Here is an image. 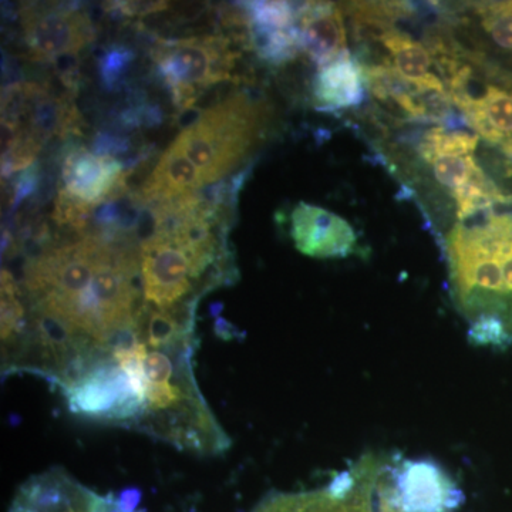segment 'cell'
I'll use <instances>...</instances> for the list:
<instances>
[{
    "label": "cell",
    "instance_id": "6da1fadb",
    "mask_svg": "<svg viewBox=\"0 0 512 512\" xmlns=\"http://www.w3.org/2000/svg\"><path fill=\"white\" fill-rule=\"evenodd\" d=\"M194 330L153 338L131 328L109 357L133 384L141 402L136 429L190 453L215 456L231 446L201 394L192 369Z\"/></svg>",
    "mask_w": 512,
    "mask_h": 512
},
{
    "label": "cell",
    "instance_id": "7a4b0ae2",
    "mask_svg": "<svg viewBox=\"0 0 512 512\" xmlns=\"http://www.w3.org/2000/svg\"><path fill=\"white\" fill-rule=\"evenodd\" d=\"M444 238L451 299L473 345H512V195L497 191L457 205Z\"/></svg>",
    "mask_w": 512,
    "mask_h": 512
},
{
    "label": "cell",
    "instance_id": "3957f363",
    "mask_svg": "<svg viewBox=\"0 0 512 512\" xmlns=\"http://www.w3.org/2000/svg\"><path fill=\"white\" fill-rule=\"evenodd\" d=\"M258 126V109L239 94L202 111L174 143L198 168L204 184H212L244 158Z\"/></svg>",
    "mask_w": 512,
    "mask_h": 512
},
{
    "label": "cell",
    "instance_id": "277c9868",
    "mask_svg": "<svg viewBox=\"0 0 512 512\" xmlns=\"http://www.w3.org/2000/svg\"><path fill=\"white\" fill-rule=\"evenodd\" d=\"M138 262L144 306L194 315L204 274L180 242L157 232L141 244Z\"/></svg>",
    "mask_w": 512,
    "mask_h": 512
},
{
    "label": "cell",
    "instance_id": "5b68a950",
    "mask_svg": "<svg viewBox=\"0 0 512 512\" xmlns=\"http://www.w3.org/2000/svg\"><path fill=\"white\" fill-rule=\"evenodd\" d=\"M153 59L173 93L175 106L190 110L197 90L224 82L234 66V53L220 36L160 40Z\"/></svg>",
    "mask_w": 512,
    "mask_h": 512
},
{
    "label": "cell",
    "instance_id": "8992f818",
    "mask_svg": "<svg viewBox=\"0 0 512 512\" xmlns=\"http://www.w3.org/2000/svg\"><path fill=\"white\" fill-rule=\"evenodd\" d=\"M72 413L84 419L136 429L141 402L133 384L109 356L62 390Z\"/></svg>",
    "mask_w": 512,
    "mask_h": 512
},
{
    "label": "cell",
    "instance_id": "52a82bcc",
    "mask_svg": "<svg viewBox=\"0 0 512 512\" xmlns=\"http://www.w3.org/2000/svg\"><path fill=\"white\" fill-rule=\"evenodd\" d=\"M384 464L376 454H365L326 487L269 495L255 512H375L373 494Z\"/></svg>",
    "mask_w": 512,
    "mask_h": 512
},
{
    "label": "cell",
    "instance_id": "ba28073f",
    "mask_svg": "<svg viewBox=\"0 0 512 512\" xmlns=\"http://www.w3.org/2000/svg\"><path fill=\"white\" fill-rule=\"evenodd\" d=\"M377 490L403 512H451L463 503L453 477L429 458L386 461Z\"/></svg>",
    "mask_w": 512,
    "mask_h": 512
},
{
    "label": "cell",
    "instance_id": "9c48e42d",
    "mask_svg": "<svg viewBox=\"0 0 512 512\" xmlns=\"http://www.w3.org/2000/svg\"><path fill=\"white\" fill-rule=\"evenodd\" d=\"M9 512H131L120 501L93 493L62 468L30 477Z\"/></svg>",
    "mask_w": 512,
    "mask_h": 512
},
{
    "label": "cell",
    "instance_id": "30bf717a",
    "mask_svg": "<svg viewBox=\"0 0 512 512\" xmlns=\"http://www.w3.org/2000/svg\"><path fill=\"white\" fill-rule=\"evenodd\" d=\"M23 32L30 59L55 60L77 53L93 37L89 16L67 8H25L22 12Z\"/></svg>",
    "mask_w": 512,
    "mask_h": 512
},
{
    "label": "cell",
    "instance_id": "8fae6325",
    "mask_svg": "<svg viewBox=\"0 0 512 512\" xmlns=\"http://www.w3.org/2000/svg\"><path fill=\"white\" fill-rule=\"evenodd\" d=\"M296 249L312 258H346L357 248L355 229L345 218L308 202H299L291 215Z\"/></svg>",
    "mask_w": 512,
    "mask_h": 512
},
{
    "label": "cell",
    "instance_id": "7c38bea8",
    "mask_svg": "<svg viewBox=\"0 0 512 512\" xmlns=\"http://www.w3.org/2000/svg\"><path fill=\"white\" fill-rule=\"evenodd\" d=\"M63 190L90 205L117 200L126 191L123 165L114 157L74 148L63 160Z\"/></svg>",
    "mask_w": 512,
    "mask_h": 512
},
{
    "label": "cell",
    "instance_id": "4fadbf2b",
    "mask_svg": "<svg viewBox=\"0 0 512 512\" xmlns=\"http://www.w3.org/2000/svg\"><path fill=\"white\" fill-rule=\"evenodd\" d=\"M301 49L319 67L348 50V33L338 6L333 3H303L299 13Z\"/></svg>",
    "mask_w": 512,
    "mask_h": 512
},
{
    "label": "cell",
    "instance_id": "5bb4252c",
    "mask_svg": "<svg viewBox=\"0 0 512 512\" xmlns=\"http://www.w3.org/2000/svg\"><path fill=\"white\" fill-rule=\"evenodd\" d=\"M198 168L173 143L158 161L153 174L141 188L140 200L157 205L194 194L204 187Z\"/></svg>",
    "mask_w": 512,
    "mask_h": 512
},
{
    "label": "cell",
    "instance_id": "9a60e30c",
    "mask_svg": "<svg viewBox=\"0 0 512 512\" xmlns=\"http://www.w3.org/2000/svg\"><path fill=\"white\" fill-rule=\"evenodd\" d=\"M363 67L353 59L349 50L335 60L319 67L313 87V96L320 109H352L362 104L365 97Z\"/></svg>",
    "mask_w": 512,
    "mask_h": 512
},
{
    "label": "cell",
    "instance_id": "2e32d148",
    "mask_svg": "<svg viewBox=\"0 0 512 512\" xmlns=\"http://www.w3.org/2000/svg\"><path fill=\"white\" fill-rule=\"evenodd\" d=\"M471 130L491 144L512 140V90L488 84L484 96L463 111Z\"/></svg>",
    "mask_w": 512,
    "mask_h": 512
},
{
    "label": "cell",
    "instance_id": "e0dca14e",
    "mask_svg": "<svg viewBox=\"0 0 512 512\" xmlns=\"http://www.w3.org/2000/svg\"><path fill=\"white\" fill-rule=\"evenodd\" d=\"M384 47L393 57L394 69L410 83L420 84L431 76L429 49L407 33L397 29H386L380 36Z\"/></svg>",
    "mask_w": 512,
    "mask_h": 512
},
{
    "label": "cell",
    "instance_id": "ac0fdd59",
    "mask_svg": "<svg viewBox=\"0 0 512 512\" xmlns=\"http://www.w3.org/2000/svg\"><path fill=\"white\" fill-rule=\"evenodd\" d=\"M249 42L262 59L269 63L289 62L301 49L298 28L276 30L248 23Z\"/></svg>",
    "mask_w": 512,
    "mask_h": 512
},
{
    "label": "cell",
    "instance_id": "d6986e66",
    "mask_svg": "<svg viewBox=\"0 0 512 512\" xmlns=\"http://www.w3.org/2000/svg\"><path fill=\"white\" fill-rule=\"evenodd\" d=\"M477 146V134L439 127L427 131L421 140L420 154L426 160L434 156H471Z\"/></svg>",
    "mask_w": 512,
    "mask_h": 512
},
{
    "label": "cell",
    "instance_id": "ffe728a7",
    "mask_svg": "<svg viewBox=\"0 0 512 512\" xmlns=\"http://www.w3.org/2000/svg\"><path fill=\"white\" fill-rule=\"evenodd\" d=\"M426 161L431 164L436 180L451 195L483 173L473 156H434Z\"/></svg>",
    "mask_w": 512,
    "mask_h": 512
},
{
    "label": "cell",
    "instance_id": "44dd1931",
    "mask_svg": "<svg viewBox=\"0 0 512 512\" xmlns=\"http://www.w3.org/2000/svg\"><path fill=\"white\" fill-rule=\"evenodd\" d=\"M302 3L295 6L289 2H249L247 3L248 23L266 29L286 30L296 28Z\"/></svg>",
    "mask_w": 512,
    "mask_h": 512
},
{
    "label": "cell",
    "instance_id": "7402d4cb",
    "mask_svg": "<svg viewBox=\"0 0 512 512\" xmlns=\"http://www.w3.org/2000/svg\"><path fill=\"white\" fill-rule=\"evenodd\" d=\"M483 29L501 52L512 53V2L478 6Z\"/></svg>",
    "mask_w": 512,
    "mask_h": 512
},
{
    "label": "cell",
    "instance_id": "603a6c76",
    "mask_svg": "<svg viewBox=\"0 0 512 512\" xmlns=\"http://www.w3.org/2000/svg\"><path fill=\"white\" fill-rule=\"evenodd\" d=\"M97 205H90L74 198L63 188L59 190V198L56 201L55 214L53 218L57 224H69L76 229L86 227L90 215L96 210Z\"/></svg>",
    "mask_w": 512,
    "mask_h": 512
},
{
    "label": "cell",
    "instance_id": "cb8c5ba5",
    "mask_svg": "<svg viewBox=\"0 0 512 512\" xmlns=\"http://www.w3.org/2000/svg\"><path fill=\"white\" fill-rule=\"evenodd\" d=\"M134 53L123 46L111 47L99 60L101 80L109 89H113L127 72L128 66L133 62Z\"/></svg>",
    "mask_w": 512,
    "mask_h": 512
},
{
    "label": "cell",
    "instance_id": "d4e9b609",
    "mask_svg": "<svg viewBox=\"0 0 512 512\" xmlns=\"http://www.w3.org/2000/svg\"><path fill=\"white\" fill-rule=\"evenodd\" d=\"M53 66H55V70L57 76L60 77L64 86L67 89H74L79 83V57H77V53H70V55H63L56 57L55 60H52Z\"/></svg>",
    "mask_w": 512,
    "mask_h": 512
},
{
    "label": "cell",
    "instance_id": "484cf974",
    "mask_svg": "<svg viewBox=\"0 0 512 512\" xmlns=\"http://www.w3.org/2000/svg\"><path fill=\"white\" fill-rule=\"evenodd\" d=\"M37 183H39V168H37L36 165H32L28 170L22 171L18 181H16L15 190H13V210H16L20 202L25 200L26 197H29V195L36 190Z\"/></svg>",
    "mask_w": 512,
    "mask_h": 512
},
{
    "label": "cell",
    "instance_id": "4316f807",
    "mask_svg": "<svg viewBox=\"0 0 512 512\" xmlns=\"http://www.w3.org/2000/svg\"><path fill=\"white\" fill-rule=\"evenodd\" d=\"M130 148L128 140L109 136V134H97L94 138L93 150L97 156L114 157L116 154L127 153Z\"/></svg>",
    "mask_w": 512,
    "mask_h": 512
},
{
    "label": "cell",
    "instance_id": "83f0119b",
    "mask_svg": "<svg viewBox=\"0 0 512 512\" xmlns=\"http://www.w3.org/2000/svg\"><path fill=\"white\" fill-rule=\"evenodd\" d=\"M168 3L165 2H120L116 3V8L120 10L124 18H144L150 13L160 12L167 8Z\"/></svg>",
    "mask_w": 512,
    "mask_h": 512
},
{
    "label": "cell",
    "instance_id": "f1b7e54d",
    "mask_svg": "<svg viewBox=\"0 0 512 512\" xmlns=\"http://www.w3.org/2000/svg\"><path fill=\"white\" fill-rule=\"evenodd\" d=\"M377 512H403L400 511L399 508L396 507L392 503V501L389 500V498L386 497L382 493V491L377 490Z\"/></svg>",
    "mask_w": 512,
    "mask_h": 512
}]
</instances>
